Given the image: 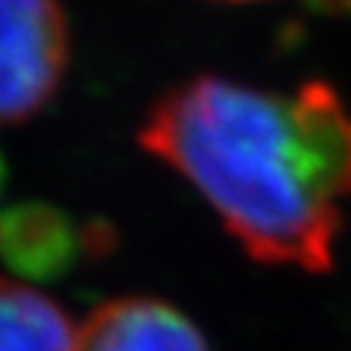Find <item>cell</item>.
I'll use <instances>...</instances> for the list:
<instances>
[{
	"instance_id": "obj_4",
	"label": "cell",
	"mask_w": 351,
	"mask_h": 351,
	"mask_svg": "<svg viewBox=\"0 0 351 351\" xmlns=\"http://www.w3.org/2000/svg\"><path fill=\"white\" fill-rule=\"evenodd\" d=\"M82 234L68 214L41 202L0 211V258L18 276L50 281L64 276L80 255Z\"/></svg>"
},
{
	"instance_id": "obj_2",
	"label": "cell",
	"mask_w": 351,
	"mask_h": 351,
	"mask_svg": "<svg viewBox=\"0 0 351 351\" xmlns=\"http://www.w3.org/2000/svg\"><path fill=\"white\" fill-rule=\"evenodd\" d=\"M68 53L59 0H0V126L24 123L56 97Z\"/></svg>"
},
{
	"instance_id": "obj_6",
	"label": "cell",
	"mask_w": 351,
	"mask_h": 351,
	"mask_svg": "<svg viewBox=\"0 0 351 351\" xmlns=\"http://www.w3.org/2000/svg\"><path fill=\"white\" fill-rule=\"evenodd\" d=\"M0 184H3V158H0Z\"/></svg>"
},
{
	"instance_id": "obj_5",
	"label": "cell",
	"mask_w": 351,
	"mask_h": 351,
	"mask_svg": "<svg viewBox=\"0 0 351 351\" xmlns=\"http://www.w3.org/2000/svg\"><path fill=\"white\" fill-rule=\"evenodd\" d=\"M76 334L53 299L0 278V351H76Z\"/></svg>"
},
{
	"instance_id": "obj_3",
	"label": "cell",
	"mask_w": 351,
	"mask_h": 351,
	"mask_svg": "<svg viewBox=\"0 0 351 351\" xmlns=\"http://www.w3.org/2000/svg\"><path fill=\"white\" fill-rule=\"evenodd\" d=\"M76 351H208V343L167 302L114 299L85 319Z\"/></svg>"
},
{
	"instance_id": "obj_1",
	"label": "cell",
	"mask_w": 351,
	"mask_h": 351,
	"mask_svg": "<svg viewBox=\"0 0 351 351\" xmlns=\"http://www.w3.org/2000/svg\"><path fill=\"white\" fill-rule=\"evenodd\" d=\"M138 141L205 196L255 261L331 269L351 196V112L328 82L263 91L196 76L161 97Z\"/></svg>"
}]
</instances>
